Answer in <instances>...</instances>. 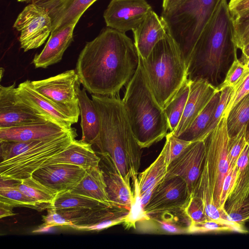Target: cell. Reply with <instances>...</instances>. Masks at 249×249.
Masks as SVG:
<instances>
[{
	"mask_svg": "<svg viewBox=\"0 0 249 249\" xmlns=\"http://www.w3.org/2000/svg\"><path fill=\"white\" fill-rule=\"evenodd\" d=\"M139 56L132 40L125 33L107 27L81 51L75 71L89 93L118 95L136 72Z\"/></svg>",
	"mask_w": 249,
	"mask_h": 249,
	"instance_id": "1",
	"label": "cell"
},
{
	"mask_svg": "<svg viewBox=\"0 0 249 249\" xmlns=\"http://www.w3.org/2000/svg\"><path fill=\"white\" fill-rule=\"evenodd\" d=\"M237 49L227 0H220L193 49L187 78L203 79L217 88L237 57Z\"/></svg>",
	"mask_w": 249,
	"mask_h": 249,
	"instance_id": "2",
	"label": "cell"
},
{
	"mask_svg": "<svg viewBox=\"0 0 249 249\" xmlns=\"http://www.w3.org/2000/svg\"><path fill=\"white\" fill-rule=\"evenodd\" d=\"M99 114L101 127L95 143L103 156L109 159L124 178L138 176L142 148L129 124L121 99L118 95L92 94Z\"/></svg>",
	"mask_w": 249,
	"mask_h": 249,
	"instance_id": "3",
	"label": "cell"
},
{
	"mask_svg": "<svg viewBox=\"0 0 249 249\" xmlns=\"http://www.w3.org/2000/svg\"><path fill=\"white\" fill-rule=\"evenodd\" d=\"M127 84L122 102L132 130L141 148H148L166 137L169 122L155 99L141 58Z\"/></svg>",
	"mask_w": 249,
	"mask_h": 249,
	"instance_id": "4",
	"label": "cell"
},
{
	"mask_svg": "<svg viewBox=\"0 0 249 249\" xmlns=\"http://www.w3.org/2000/svg\"><path fill=\"white\" fill-rule=\"evenodd\" d=\"M77 136L76 129L57 136L26 142L0 141V176L20 180L32 176L53 156L71 144Z\"/></svg>",
	"mask_w": 249,
	"mask_h": 249,
	"instance_id": "5",
	"label": "cell"
},
{
	"mask_svg": "<svg viewBox=\"0 0 249 249\" xmlns=\"http://www.w3.org/2000/svg\"><path fill=\"white\" fill-rule=\"evenodd\" d=\"M141 59L153 95L164 109L188 79L184 57L167 29L148 57Z\"/></svg>",
	"mask_w": 249,
	"mask_h": 249,
	"instance_id": "6",
	"label": "cell"
},
{
	"mask_svg": "<svg viewBox=\"0 0 249 249\" xmlns=\"http://www.w3.org/2000/svg\"><path fill=\"white\" fill-rule=\"evenodd\" d=\"M220 0H185L173 10L162 12L168 31L179 46L187 66L199 36Z\"/></svg>",
	"mask_w": 249,
	"mask_h": 249,
	"instance_id": "7",
	"label": "cell"
},
{
	"mask_svg": "<svg viewBox=\"0 0 249 249\" xmlns=\"http://www.w3.org/2000/svg\"><path fill=\"white\" fill-rule=\"evenodd\" d=\"M226 122L227 117L222 116L217 125L204 139L206 148L204 163L207 170L214 203L216 207L220 208H222L220 205L222 187L230 169L228 160L229 137Z\"/></svg>",
	"mask_w": 249,
	"mask_h": 249,
	"instance_id": "8",
	"label": "cell"
},
{
	"mask_svg": "<svg viewBox=\"0 0 249 249\" xmlns=\"http://www.w3.org/2000/svg\"><path fill=\"white\" fill-rule=\"evenodd\" d=\"M79 81L75 70H71L47 79L31 82L38 92L75 124L80 115L75 91V85Z\"/></svg>",
	"mask_w": 249,
	"mask_h": 249,
	"instance_id": "9",
	"label": "cell"
},
{
	"mask_svg": "<svg viewBox=\"0 0 249 249\" xmlns=\"http://www.w3.org/2000/svg\"><path fill=\"white\" fill-rule=\"evenodd\" d=\"M13 27L20 33V47L27 52L45 42L52 31L53 23L45 8L30 3L18 15Z\"/></svg>",
	"mask_w": 249,
	"mask_h": 249,
	"instance_id": "10",
	"label": "cell"
},
{
	"mask_svg": "<svg viewBox=\"0 0 249 249\" xmlns=\"http://www.w3.org/2000/svg\"><path fill=\"white\" fill-rule=\"evenodd\" d=\"M236 177L224 205L230 221L244 224L249 222V141L237 162Z\"/></svg>",
	"mask_w": 249,
	"mask_h": 249,
	"instance_id": "11",
	"label": "cell"
},
{
	"mask_svg": "<svg viewBox=\"0 0 249 249\" xmlns=\"http://www.w3.org/2000/svg\"><path fill=\"white\" fill-rule=\"evenodd\" d=\"M190 195L181 178H164L155 188L144 212L149 215L184 209Z\"/></svg>",
	"mask_w": 249,
	"mask_h": 249,
	"instance_id": "12",
	"label": "cell"
},
{
	"mask_svg": "<svg viewBox=\"0 0 249 249\" xmlns=\"http://www.w3.org/2000/svg\"><path fill=\"white\" fill-rule=\"evenodd\" d=\"M16 88V82L0 86V128L51 120L21 101L17 95Z\"/></svg>",
	"mask_w": 249,
	"mask_h": 249,
	"instance_id": "13",
	"label": "cell"
},
{
	"mask_svg": "<svg viewBox=\"0 0 249 249\" xmlns=\"http://www.w3.org/2000/svg\"><path fill=\"white\" fill-rule=\"evenodd\" d=\"M151 10L145 0H112L103 17L107 27L125 33L137 28Z\"/></svg>",
	"mask_w": 249,
	"mask_h": 249,
	"instance_id": "14",
	"label": "cell"
},
{
	"mask_svg": "<svg viewBox=\"0 0 249 249\" xmlns=\"http://www.w3.org/2000/svg\"><path fill=\"white\" fill-rule=\"evenodd\" d=\"M204 140L192 142L168 165L164 178L183 179L191 195L199 177L205 157Z\"/></svg>",
	"mask_w": 249,
	"mask_h": 249,
	"instance_id": "15",
	"label": "cell"
},
{
	"mask_svg": "<svg viewBox=\"0 0 249 249\" xmlns=\"http://www.w3.org/2000/svg\"><path fill=\"white\" fill-rule=\"evenodd\" d=\"M87 170L72 164L55 163L41 167L32 176L57 192L71 190L83 178Z\"/></svg>",
	"mask_w": 249,
	"mask_h": 249,
	"instance_id": "16",
	"label": "cell"
},
{
	"mask_svg": "<svg viewBox=\"0 0 249 249\" xmlns=\"http://www.w3.org/2000/svg\"><path fill=\"white\" fill-rule=\"evenodd\" d=\"M190 81L189 96L183 114L177 128L172 132L177 137L191 124L213 96L219 91L217 88L206 80Z\"/></svg>",
	"mask_w": 249,
	"mask_h": 249,
	"instance_id": "17",
	"label": "cell"
},
{
	"mask_svg": "<svg viewBox=\"0 0 249 249\" xmlns=\"http://www.w3.org/2000/svg\"><path fill=\"white\" fill-rule=\"evenodd\" d=\"M132 31L138 55L146 59L155 46L165 36L167 27L162 18L152 10Z\"/></svg>",
	"mask_w": 249,
	"mask_h": 249,
	"instance_id": "18",
	"label": "cell"
},
{
	"mask_svg": "<svg viewBox=\"0 0 249 249\" xmlns=\"http://www.w3.org/2000/svg\"><path fill=\"white\" fill-rule=\"evenodd\" d=\"M72 128L67 129L52 120L0 128V141L26 142L48 138L63 134Z\"/></svg>",
	"mask_w": 249,
	"mask_h": 249,
	"instance_id": "19",
	"label": "cell"
},
{
	"mask_svg": "<svg viewBox=\"0 0 249 249\" xmlns=\"http://www.w3.org/2000/svg\"><path fill=\"white\" fill-rule=\"evenodd\" d=\"M97 0H49L37 4L45 8L55 32L72 23H77L86 10Z\"/></svg>",
	"mask_w": 249,
	"mask_h": 249,
	"instance_id": "20",
	"label": "cell"
},
{
	"mask_svg": "<svg viewBox=\"0 0 249 249\" xmlns=\"http://www.w3.org/2000/svg\"><path fill=\"white\" fill-rule=\"evenodd\" d=\"M16 94L25 104L36 109L49 119L67 129H71L74 122L59 108L38 92L31 81L27 80L16 88Z\"/></svg>",
	"mask_w": 249,
	"mask_h": 249,
	"instance_id": "21",
	"label": "cell"
},
{
	"mask_svg": "<svg viewBox=\"0 0 249 249\" xmlns=\"http://www.w3.org/2000/svg\"><path fill=\"white\" fill-rule=\"evenodd\" d=\"M77 23H72L51 32L43 49L33 60L36 68L45 69L61 60L64 52L73 40V31Z\"/></svg>",
	"mask_w": 249,
	"mask_h": 249,
	"instance_id": "22",
	"label": "cell"
},
{
	"mask_svg": "<svg viewBox=\"0 0 249 249\" xmlns=\"http://www.w3.org/2000/svg\"><path fill=\"white\" fill-rule=\"evenodd\" d=\"M98 210L81 208L47 209V214L42 216L43 223L32 232L40 233L56 226L70 227L71 225H85L91 222Z\"/></svg>",
	"mask_w": 249,
	"mask_h": 249,
	"instance_id": "23",
	"label": "cell"
},
{
	"mask_svg": "<svg viewBox=\"0 0 249 249\" xmlns=\"http://www.w3.org/2000/svg\"><path fill=\"white\" fill-rule=\"evenodd\" d=\"M91 145L81 140H75L63 151L48 160L42 167L55 163L72 164L86 170L98 167L101 158L96 155Z\"/></svg>",
	"mask_w": 249,
	"mask_h": 249,
	"instance_id": "24",
	"label": "cell"
},
{
	"mask_svg": "<svg viewBox=\"0 0 249 249\" xmlns=\"http://www.w3.org/2000/svg\"><path fill=\"white\" fill-rule=\"evenodd\" d=\"M80 84L79 81L77 82L75 91L80 110L82 131L81 140L91 145L95 144L100 131V118L92 100L88 96L86 89H80Z\"/></svg>",
	"mask_w": 249,
	"mask_h": 249,
	"instance_id": "25",
	"label": "cell"
},
{
	"mask_svg": "<svg viewBox=\"0 0 249 249\" xmlns=\"http://www.w3.org/2000/svg\"><path fill=\"white\" fill-rule=\"evenodd\" d=\"M106 160L110 166L107 171H103L108 198L113 205L130 210L134 199L130 183L131 178L123 177L110 160L108 158Z\"/></svg>",
	"mask_w": 249,
	"mask_h": 249,
	"instance_id": "26",
	"label": "cell"
},
{
	"mask_svg": "<svg viewBox=\"0 0 249 249\" xmlns=\"http://www.w3.org/2000/svg\"><path fill=\"white\" fill-rule=\"evenodd\" d=\"M106 187L104 172L98 166L87 170L79 183L70 191L112 206L113 205L108 198Z\"/></svg>",
	"mask_w": 249,
	"mask_h": 249,
	"instance_id": "27",
	"label": "cell"
},
{
	"mask_svg": "<svg viewBox=\"0 0 249 249\" xmlns=\"http://www.w3.org/2000/svg\"><path fill=\"white\" fill-rule=\"evenodd\" d=\"M145 220L160 232L169 234L188 233L191 220L184 209L147 215Z\"/></svg>",
	"mask_w": 249,
	"mask_h": 249,
	"instance_id": "28",
	"label": "cell"
},
{
	"mask_svg": "<svg viewBox=\"0 0 249 249\" xmlns=\"http://www.w3.org/2000/svg\"><path fill=\"white\" fill-rule=\"evenodd\" d=\"M220 96V91H218L213 96L191 124L178 137L190 142L204 140L206 137V130L218 104Z\"/></svg>",
	"mask_w": 249,
	"mask_h": 249,
	"instance_id": "29",
	"label": "cell"
},
{
	"mask_svg": "<svg viewBox=\"0 0 249 249\" xmlns=\"http://www.w3.org/2000/svg\"><path fill=\"white\" fill-rule=\"evenodd\" d=\"M192 194L202 201L209 219L230 221L225 209L216 207L214 203L207 170L204 162L199 177Z\"/></svg>",
	"mask_w": 249,
	"mask_h": 249,
	"instance_id": "30",
	"label": "cell"
},
{
	"mask_svg": "<svg viewBox=\"0 0 249 249\" xmlns=\"http://www.w3.org/2000/svg\"><path fill=\"white\" fill-rule=\"evenodd\" d=\"M14 186L30 199L44 207L50 208L58 193L35 179L32 176L20 180H15Z\"/></svg>",
	"mask_w": 249,
	"mask_h": 249,
	"instance_id": "31",
	"label": "cell"
},
{
	"mask_svg": "<svg viewBox=\"0 0 249 249\" xmlns=\"http://www.w3.org/2000/svg\"><path fill=\"white\" fill-rule=\"evenodd\" d=\"M126 208L113 205L102 210L96 220L87 225H71L69 227L82 231H99L123 223L128 214Z\"/></svg>",
	"mask_w": 249,
	"mask_h": 249,
	"instance_id": "32",
	"label": "cell"
},
{
	"mask_svg": "<svg viewBox=\"0 0 249 249\" xmlns=\"http://www.w3.org/2000/svg\"><path fill=\"white\" fill-rule=\"evenodd\" d=\"M167 167L166 149L163 146L155 161L138 174V183L140 196L149 188L158 185L164 178Z\"/></svg>",
	"mask_w": 249,
	"mask_h": 249,
	"instance_id": "33",
	"label": "cell"
},
{
	"mask_svg": "<svg viewBox=\"0 0 249 249\" xmlns=\"http://www.w3.org/2000/svg\"><path fill=\"white\" fill-rule=\"evenodd\" d=\"M109 207L90 197L66 191L57 193L51 207L56 209L81 208L97 210Z\"/></svg>",
	"mask_w": 249,
	"mask_h": 249,
	"instance_id": "34",
	"label": "cell"
},
{
	"mask_svg": "<svg viewBox=\"0 0 249 249\" xmlns=\"http://www.w3.org/2000/svg\"><path fill=\"white\" fill-rule=\"evenodd\" d=\"M14 180L0 178V202L15 207H25L38 211L46 209L30 199L14 185Z\"/></svg>",
	"mask_w": 249,
	"mask_h": 249,
	"instance_id": "35",
	"label": "cell"
},
{
	"mask_svg": "<svg viewBox=\"0 0 249 249\" xmlns=\"http://www.w3.org/2000/svg\"><path fill=\"white\" fill-rule=\"evenodd\" d=\"M245 225L222 219H207L204 221L191 222L188 233H208L238 232L247 233L249 231Z\"/></svg>",
	"mask_w": 249,
	"mask_h": 249,
	"instance_id": "36",
	"label": "cell"
},
{
	"mask_svg": "<svg viewBox=\"0 0 249 249\" xmlns=\"http://www.w3.org/2000/svg\"><path fill=\"white\" fill-rule=\"evenodd\" d=\"M249 122V93L238 101L227 116V128L229 139L237 135Z\"/></svg>",
	"mask_w": 249,
	"mask_h": 249,
	"instance_id": "37",
	"label": "cell"
},
{
	"mask_svg": "<svg viewBox=\"0 0 249 249\" xmlns=\"http://www.w3.org/2000/svg\"><path fill=\"white\" fill-rule=\"evenodd\" d=\"M190 80L187 79L169 103L163 109L167 116L169 130L173 132L178 124L183 114L190 91Z\"/></svg>",
	"mask_w": 249,
	"mask_h": 249,
	"instance_id": "38",
	"label": "cell"
},
{
	"mask_svg": "<svg viewBox=\"0 0 249 249\" xmlns=\"http://www.w3.org/2000/svg\"><path fill=\"white\" fill-rule=\"evenodd\" d=\"M131 178L132 180L134 199L129 213L123 223L125 228L128 229L132 227L135 228L137 222L148 218L147 215L144 212L141 203L138 183V176L132 175Z\"/></svg>",
	"mask_w": 249,
	"mask_h": 249,
	"instance_id": "39",
	"label": "cell"
},
{
	"mask_svg": "<svg viewBox=\"0 0 249 249\" xmlns=\"http://www.w3.org/2000/svg\"><path fill=\"white\" fill-rule=\"evenodd\" d=\"M232 27L235 44L242 50L249 42V11L232 18Z\"/></svg>",
	"mask_w": 249,
	"mask_h": 249,
	"instance_id": "40",
	"label": "cell"
},
{
	"mask_svg": "<svg viewBox=\"0 0 249 249\" xmlns=\"http://www.w3.org/2000/svg\"><path fill=\"white\" fill-rule=\"evenodd\" d=\"M249 73L243 62L235 59L229 69L223 82L217 88L219 91L228 87H234Z\"/></svg>",
	"mask_w": 249,
	"mask_h": 249,
	"instance_id": "41",
	"label": "cell"
},
{
	"mask_svg": "<svg viewBox=\"0 0 249 249\" xmlns=\"http://www.w3.org/2000/svg\"><path fill=\"white\" fill-rule=\"evenodd\" d=\"M246 131V127H245L237 135L232 139H229L228 160L230 169L236 166L238 159L247 142Z\"/></svg>",
	"mask_w": 249,
	"mask_h": 249,
	"instance_id": "42",
	"label": "cell"
},
{
	"mask_svg": "<svg viewBox=\"0 0 249 249\" xmlns=\"http://www.w3.org/2000/svg\"><path fill=\"white\" fill-rule=\"evenodd\" d=\"M165 137L164 146L166 149V162L168 166L192 142L179 139L171 132L167 133Z\"/></svg>",
	"mask_w": 249,
	"mask_h": 249,
	"instance_id": "43",
	"label": "cell"
},
{
	"mask_svg": "<svg viewBox=\"0 0 249 249\" xmlns=\"http://www.w3.org/2000/svg\"><path fill=\"white\" fill-rule=\"evenodd\" d=\"M184 211L192 222L198 223L209 219L202 201L192 194L185 205Z\"/></svg>",
	"mask_w": 249,
	"mask_h": 249,
	"instance_id": "44",
	"label": "cell"
},
{
	"mask_svg": "<svg viewBox=\"0 0 249 249\" xmlns=\"http://www.w3.org/2000/svg\"><path fill=\"white\" fill-rule=\"evenodd\" d=\"M233 89V87H228L220 91V100L212 119L206 130V137L219 122L229 101Z\"/></svg>",
	"mask_w": 249,
	"mask_h": 249,
	"instance_id": "45",
	"label": "cell"
},
{
	"mask_svg": "<svg viewBox=\"0 0 249 249\" xmlns=\"http://www.w3.org/2000/svg\"><path fill=\"white\" fill-rule=\"evenodd\" d=\"M249 93V73L233 88L229 101L223 112L227 117L231 108L242 98Z\"/></svg>",
	"mask_w": 249,
	"mask_h": 249,
	"instance_id": "46",
	"label": "cell"
},
{
	"mask_svg": "<svg viewBox=\"0 0 249 249\" xmlns=\"http://www.w3.org/2000/svg\"><path fill=\"white\" fill-rule=\"evenodd\" d=\"M236 166L230 169L223 181L220 196V207L224 209V205L227 198L230 194L236 177Z\"/></svg>",
	"mask_w": 249,
	"mask_h": 249,
	"instance_id": "47",
	"label": "cell"
},
{
	"mask_svg": "<svg viewBox=\"0 0 249 249\" xmlns=\"http://www.w3.org/2000/svg\"><path fill=\"white\" fill-rule=\"evenodd\" d=\"M228 7L233 18L249 11V0H231Z\"/></svg>",
	"mask_w": 249,
	"mask_h": 249,
	"instance_id": "48",
	"label": "cell"
},
{
	"mask_svg": "<svg viewBox=\"0 0 249 249\" xmlns=\"http://www.w3.org/2000/svg\"><path fill=\"white\" fill-rule=\"evenodd\" d=\"M184 0H163L162 12L165 13L173 10Z\"/></svg>",
	"mask_w": 249,
	"mask_h": 249,
	"instance_id": "49",
	"label": "cell"
},
{
	"mask_svg": "<svg viewBox=\"0 0 249 249\" xmlns=\"http://www.w3.org/2000/svg\"><path fill=\"white\" fill-rule=\"evenodd\" d=\"M13 208L10 205L0 202V218L15 215L12 211Z\"/></svg>",
	"mask_w": 249,
	"mask_h": 249,
	"instance_id": "50",
	"label": "cell"
},
{
	"mask_svg": "<svg viewBox=\"0 0 249 249\" xmlns=\"http://www.w3.org/2000/svg\"><path fill=\"white\" fill-rule=\"evenodd\" d=\"M242 52V60L249 57V42L241 50Z\"/></svg>",
	"mask_w": 249,
	"mask_h": 249,
	"instance_id": "51",
	"label": "cell"
},
{
	"mask_svg": "<svg viewBox=\"0 0 249 249\" xmlns=\"http://www.w3.org/2000/svg\"><path fill=\"white\" fill-rule=\"evenodd\" d=\"M245 65L246 69L249 71V57L241 60Z\"/></svg>",
	"mask_w": 249,
	"mask_h": 249,
	"instance_id": "52",
	"label": "cell"
},
{
	"mask_svg": "<svg viewBox=\"0 0 249 249\" xmlns=\"http://www.w3.org/2000/svg\"><path fill=\"white\" fill-rule=\"evenodd\" d=\"M49 0H29L27 2L30 3H33L35 4H38L39 3L44 2Z\"/></svg>",
	"mask_w": 249,
	"mask_h": 249,
	"instance_id": "53",
	"label": "cell"
},
{
	"mask_svg": "<svg viewBox=\"0 0 249 249\" xmlns=\"http://www.w3.org/2000/svg\"><path fill=\"white\" fill-rule=\"evenodd\" d=\"M246 138L247 142H248L249 141V122L248 123V124L246 127Z\"/></svg>",
	"mask_w": 249,
	"mask_h": 249,
	"instance_id": "54",
	"label": "cell"
},
{
	"mask_svg": "<svg viewBox=\"0 0 249 249\" xmlns=\"http://www.w3.org/2000/svg\"><path fill=\"white\" fill-rule=\"evenodd\" d=\"M0 80H1L2 77L3 73H4V69L3 68H0Z\"/></svg>",
	"mask_w": 249,
	"mask_h": 249,
	"instance_id": "55",
	"label": "cell"
},
{
	"mask_svg": "<svg viewBox=\"0 0 249 249\" xmlns=\"http://www.w3.org/2000/svg\"><path fill=\"white\" fill-rule=\"evenodd\" d=\"M29 0H18V1L23 2V1H28Z\"/></svg>",
	"mask_w": 249,
	"mask_h": 249,
	"instance_id": "56",
	"label": "cell"
}]
</instances>
